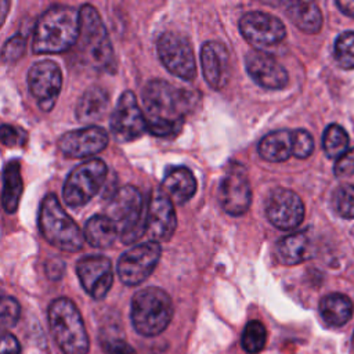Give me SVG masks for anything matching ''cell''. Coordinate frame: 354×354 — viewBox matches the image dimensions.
<instances>
[{
    "instance_id": "e575fe53",
    "label": "cell",
    "mask_w": 354,
    "mask_h": 354,
    "mask_svg": "<svg viewBox=\"0 0 354 354\" xmlns=\"http://www.w3.org/2000/svg\"><path fill=\"white\" fill-rule=\"evenodd\" d=\"M25 51V39L21 35H15L8 39L3 46V62H14L17 61Z\"/></svg>"
},
{
    "instance_id": "9c48e42d",
    "label": "cell",
    "mask_w": 354,
    "mask_h": 354,
    "mask_svg": "<svg viewBox=\"0 0 354 354\" xmlns=\"http://www.w3.org/2000/svg\"><path fill=\"white\" fill-rule=\"evenodd\" d=\"M156 51L163 66L183 80H194L196 61L189 40L174 32H163L156 40Z\"/></svg>"
},
{
    "instance_id": "836d02e7",
    "label": "cell",
    "mask_w": 354,
    "mask_h": 354,
    "mask_svg": "<svg viewBox=\"0 0 354 354\" xmlns=\"http://www.w3.org/2000/svg\"><path fill=\"white\" fill-rule=\"evenodd\" d=\"M314 151V140L311 134L303 129L293 130V156L304 159Z\"/></svg>"
},
{
    "instance_id": "60d3db41",
    "label": "cell",
    "mask_w": 354,
    "mask_h": 354,
    "mask_svg": "<svg viewBox=\"0 0 354 354\" xmlns=\"http://www.w3.org/2000/svg\"><path fill=\"white\" fill-rule=\"evenodd\" d=\"M336 6L340 8V11L348 17L354 18V1L353 0H344V1H336Z\"/></svg>"
},
{
    "instance_id": "484cf974",
    "label": "cell",
    "mask_w": 354,
    "mask_h": 354,
    "mask_svg": "<svg viewBox=\"0 0 354 354\" xmlns=\"http://www.w3.org/2000/svg\"><path fill=\"white\" fill-rule=\"evenodd\" d=\"M24 191L21 166L18 160H10L3 170V194L1 202L7 213H15Z\"/></svg>"
},
{
    "instance_id": "d4e9b609",
    "label": "cell",
    "mask_w": 354,
    "mask_h": 354,
    "mask_svg": "<svg viewBox=\"0 0 354 354\" xmlns=\"http://www.w3.org/2000/svg\"><path fill=\"white\" fill-rule=\"evenodd\" d=\"M288 18L303 32L317 33L322 26V14L313 1H292L286 6Z\"/></svg>"
},
{
    "instance_id": "8992f818",
    "label": "cell",
    "mask_w": 354,
    "mask_h": 354,
    "mask_svg": "<svg viewBox=\"0 0 354 354\" xmlns=\"http://www.w3.org/2000/svg\"><path fill=\"white\" fill-rule=\"evenodd\" d=\"M37 221L43 238L57 249L75 253L83 248L84 232L62 209L54 194H47L43 198Z\"/></svg>"
},
{
    "instance_id": "74e56055",
    "label": "cell",
    "mask_w": 354,
    "mask_h": 354,
    "mask_svg": "<svg viewBox=\"0 0 354 354\" xmlns=\"http://www.w3.org/2000/svg\"><path fill=\"white\" fill-rule=\"evenodd\" d=\"M333 171L337 177H348L354 174V148L347 149L335 163Z\"/></svg>"
},
{
    "instance_id": "d590c367",
    "label": "cell",
    "mask_w": 354,
    "mask_h": 354,
    "mask_svg": "<svg viewBox=\"0 0 354 354\" xmlns=\"http://www.w3.org/2000/svg\"><path fill=\"white\" fill-rule=\"evenodd\" d=\"M1 142L7 147H15V145H24L26 134L24 130H19L10 124H1L0 129Z\"/></svg>"
},
{
    "instance_id": "ac0fdd59",
    "label": "cell",
    "mask_w": 354,
    "mask_h": 354,
    "mask_svg": "<svg viewBox=\"0 0 354 354\" xmlns=\"http://www.w3.org/2000/svg\"><path fill=\"white\" fill-rule=\"evenodd\" d=\"M108 133L100 126H87L62 134L58 148L68 158H87L100 153L108 145Z\"/></svg>"
},
{
    "instance_id": "e0dca14e",
    "label": "cell",
    "mask_w": 354,
    "mask_h": 354,
    "mask_svg": "<svg viewBox=\"0 0 354 354\" xmlns=\"http://www.w3.org/2000/svg\"><path fill=\"white\" fill-rule=\"evenodd\" d=\"M176 227L174 203L162 189L153 191L145 213V234H148L151 241L163 242L173 236Z\"/></svg>"
},
{
    "instance_id": "603a6c76",
    "label": "cell",
    "mask_w": 354,
    "mask_h": 354,
    "mask_svg": "<svg viewBox=\"0 0 354 354\" xmlns=\"http://www.w3.org/2000/svg\"><path fill=\"white\" fill-rule=\"evenodd\" d=\"M109 106V93L101 86L88 87L76 105V119L82 123L101 119Z\"/></svg>"
},
{
    "instance_id": "3957f363",
    "label": "cell",
    "mask_w": 354,
    "mask_h": 354,
    "mask_svg": "<svg viewBox=\"0 0 354 354\" xmlns=\"http://www.w3.org/2000/svg\"><path fill=\"white\" fill-rule=\"evenodd\" d=\"M80 33L77 39V54L82 61L95 71L111 72L115 69V55L106 28L91 4L80 8Z\"/></svg>"
},
{
    "instance_id": "f35d334b",
    "label": "cell",
    "mask_w": 354,
    "mask_h": 354,
    "mask_svg": "<svg viewBox=\"0 0 354 354\" xmlns=\"http://www.w3.org/2000/svg\"><path fill=\"white\" fill-rule=\"evenodd\" d=\"M0 354H21V346L17 337L8 332L1 335V353Z\"/></svg>"
},
{
    "instance_id": "cb8c5ba5",
    "label": "cell",
    "mask_w": 354,
    "mask_h": 354,
    "mask_svg": "<svg viewBox=\"0 0 354 354\" xmlns=\"http://www.w3.org/2000/svg\"><path fill=\"white\" fill-rule=\"evenodd\" d=\"M259 155L267 162H285L293 155V131L277 130L266 134L259 142Z\"/></svg>"
},
{
    "instance_id": "30bf717a",
    "label": "cell",
    "mask_w": 354,
    "mask_h": 354,
    "mask_svg": "<svg viewBox=\"0 0 354 354\" xmlns=\"http://www.w3.org/2000/svg\"><path fill=\"white\" fill-rule=\"evenodd\" d=\"M218 202L223 210L231 216H242L252 203V188L246 167L239 162H231L218 185Z\"/></svg>"
},
{
    "instance_id": "ffe728a7",
    "label": "cell",
    "mask_w": 354,
    "mask_h": 354,
    "mask_svg": "<svg viewBox=\"0 0 354 354\" xmlns=\"http://www.w3.org/2000/svg\"><path fill=\"white\" fill-rule=\"evenodd\" d=\"M201 66L206 83L213 90L224 88L231 75L227 47L216 40L205 41L201 48Z\"/></svg>"
},
{
    "instance_id": "1f68e13d",
    "label": "cell",
    "mask_w": 354,
    "mask_h": 354,
    "mask_svg": "<svg viewBox=\"0 0 354 354\" xmlns=\"http://www.w3.org/2000/svg\"><path fill=\"white\" fill-rule=\"evenodd\" d=\"M336 213L343 218H354V185L344 184L337 187L332 196Z\"/></svg>"
},
{
    "instance_id": "7c38bea8",
    "label": "cell",
    "mask_w": 354,
    "mask_h": 354,
    "mask_svg": "<svg viewBox=\"0 0 354 354\" xmlns=\"http://www.w3.org/2000/svg\"><path fill=\"white\" fill-rule=\"evenodd\" d=\"M28 86L41 111L50 112L62 87V72L57 62L40 59L30 65L28 72Z\"/></svg>"
},
{
    "instance_id": "f546056e",
    "label": "cell",
    "mask_w": 354,
    "mask_h": 354,
    "mask_svg": "<svg viewBox=\"0 0 354 354\" xmlns=\"http://www.w3.org/2000/svg\"><path fill=\"white\" fill-rule=\"evenodd\" d=\"M266 340H267L266 326L257 319L249 321L242 332V339H241V344L243 350L250 354L259 353L264 348Z\"/></svg>"
},
{
    "instance_id": "ab89813d",
    "label": "cell",
    "mask_w": 354,
    "mask_h": 354,
    "mask_svg": "<svg viewBox=\"0 0 354 354\" xmlns=\"http://www.w3.org/2000/svg\"><path fill=\"white\" fill-rule=\"evenodd\" d=\"M54 270V272L50 275V278L51 279H58V278H61V275L64 274V268H65V264L59 260V259H53V264H50V263H47V266H46V270L48 271V270Z\"/></svg>"
},
{
    "instance_id": "7a4b0ae2",
    "label": "cell",
    "mask_w": 354,
    "mask_h": 354,
    "mask_svg": "<svg viewBox=\"0 0 354 354\" xmlns=\"http://www.w3.org/2000/svg\"><path fill=\"white\" fill-rule=\"evenodd\" d=\"M80 33V10L68 4L50 6L33 29L32 50L36 54H55L77 43Z\"/></svg>"
},
{
    "instance_id": "d6a6232c",
    "label": "cell",
    "mask_w": 354,
    "mask_h": 354,
    "mask_svg": "<svg viewBox=\"0 0 354 354\" xmlns=\"http://www.w3.org/2000/svg\"><path fill=\"white\" fill-rule=\"evenodd\" d=\"M19 314H21L19 303L11 296H4L1 299V304H0L1 326L3 328L14 326L19 319Z\"/></svg>"
},
{
    "instance_id": "b9f144b4",
    "label": "cell",
    "mask_w": 354,
    "mask_h": 354,
    "mask_svg": "<svg viewBox=\"0 0 354 354\" xmlns=\"http://www.w3.org/2000/svg\"><path fill=\"white\" fill-rule=\"evenodd\" d=\"M351 344H353V348H354V333H353V339H351Z\"/></svg>"
},
{
    "instance_id": "2e32d148",
    "label": "cell",
    "mask_w": 354,
    "mask_h": 354,
    "mask_svg": "<svg viewBox=\"0 0 354 354\" xmlns=\"http://www.w3.org/2000/svg\"><path fill=\"white\" fill-rule=\"evenodd\" d=\"M76 274L83 289L95 300H101L109 292L113 282L112 263L101 254L84 256L76 263Z\"/></svg>"
},
{
    "instance_id": "5bb4252c",
    "label": "cell",
    "mask_w": 354,
    "mask_h": 354,
    "mask_svg": "<svg viewBox=\"0 0 354 354\" xmlns=\"http://www.w3.org/2000/svg\"><path fill=\"white\" fill-rule=\"evenodd\" d=\"M239 30L254 50L278 44L286 35L282 21L264 11H249L243 14L239 19Z\"/></svg>"
},
{
    "instance_id": "9a60e30c",
    "label": "cell",
    "mask_w": 354,
    "mask_h": 354,
    "mask_svg": "<svg viewBox=\"0 0 354 354\" xmlns=\"http://www.w3.org/2000/svg\"><path fill=\"white\" fill-rule=\"evenodd\" d=\"M268 221L279 230L296 228L304 218V205L300 196L286 188L274 189L266 203Z\"/></svg>"
},
{
    "instance_id": "ba28073f",
    "label": "cell",
    "mask_w": 354,
    "mask_h": 354,
    "mask_svg": "<svg viewBox=\"0 0 354 354\" xmlns=\"http://www.w3.org/2000/svg\"><path fill=\"white\" fill-rule=\"evenodd\" d=\"M108 167L102 159L93 158L77 165L66 177L62 196L69 207H80L98 194L105 178Z\"/></svg>"
},
{
    "instance_id": "7402d4cb",
    "label": "cell",
    "mask_w": 354,
    "mask_h": 354,
    "mask_svg": "<svg viewBox=\"0 0 354 354\" xmlns=\"http://www.w3.org/2000/svg\"><path fill=\"white\" fill-rule=\"evenodd\" d=\"M313 256V243L307 232H295L283 236L277 243V259L281 264L295 266Z\"/></svg>"
},
{
    "instance_id": "f1b7e54d",
    "label": "cell",
    "mask_w": 354,
    "mask_h": 354,
    "mask_svg": "<svg viewBox=\"0 0 354 354\" xmlns=\"http://www.w3.org/2000/svg\"><path fill=\"white\" fill-rule=\"evenodd\" d=\"M322 147L328 158H340L348 147V136L339 124H329L322 136Z\"/></svg>"
},
{
    "instance_id": "4fadbf2b",
    "label": "cell",
    "mask_w": 354,
    "mask_h": 354,
    "mask_svg": "<svg viewBox=\"0 0 354 354\" xmlns=\"http://www.w3.org/2000/svg\"><path fill=\"white\" fill-rule=\"evenodd\" d=\"M111 131L120 142H131L147 131V119L133 91L120 94L111 115Z\"/></svg>"
},
{
    "instance_id": "5b68a950",
    "label": "cell",
    "mask_w": 354,
    "mask_h": 354,
    "mask_svg": "<svg viewBox=\"0 0 354 354\" xmlns=\"http://www.w3.org/2000/svg\"><path fill=\"white\" fill-rule=\"evenodd\" d=\"M174 307L170 296L160 288L148 286L134 293L130 319L137 333L156 336L162 333L173 318Z\"/></svg>"
},
{
    "instance_id": "4dcf8cb0",
    "label": "cell",
    "mask_w": 354,
    "mask_h": 354,
    "mask_svg": "<svg viewBox=\"0 0 354 354\" xmlns=\"http://www.w3.org/2000/svg\"><path fill=\"white\" fill-rule=\"evenodd\" d=\"M335 59L344 69H354V32H343L335 41Z\"/></svg>"
},
{
    "instance_id": "d6986e66",
    "label": "cell",
    "mask_w": 354,
    "mask_h": 354,
    "mask_svg": "<svg viewBox=\"0 0 354 354\" xmlns=\"http://www.w3.org/2000/svg\"><path fill=\"white\" fill-rule=\"evenodd\" d=\"M245 65L249 76L260 87L281 90L289 82L286 69L275 57L263 50H250L245 57Z\"/></svg>"
},
{
    "instance_id": "44dd1931",
    "label": "cell",
    "mask_w": 354,
    "mask_h": 354,
    "mask_svg": "<svg viewBox=\"0 0 354 354\" xmlns=\"http://www.w3.org/2000/svg\"><path fill=\"white\" fill-rule=\"evenodd\" d=\"M196 187L198 184L194 173L188 167L177 166L166 171L160 189L173 203L183 205L195 195Z\"/></svg>"
},
{
    "instance_id": "83f0119b",
    "label": "cell",
    "mask_w": 354,
    "mask_h": 354,
    "mask_svg": "<svg viewBox=\"0 0 354 354\" xmlns=\"http://www.w3.org/2000/svg\"><path fill=\"white\" fill-rule=\"evenodd\" d=\"M119 236L115 224L105 214L91 216L84 225V239L97 249H106Z\"/></svg>"
},
{
    "instance_id": "52a82bcc",
    "label": "cell",
    "mask_w": 354,
    "mask_h": 354,
    "mask_svg": "<svg viewBox=\"0 0 354 354\" xmlns=\"http://www.w3.org/2000/svg\"><path fill=\"white\" fill-rule=\"evenodd\" d=\"M105 216L115 224L124 243H133L145 234L144 199L133 185H124L111 196Z\"/></svg>"
},
{
    "instance_id": "4316f807",
    "label": "cell",
    "mask_w": 354,
    "mask_h": 354,
    "mask_svg": "<svg viewBox=\"0 0 354 354\" xmlns=\"http://www.w3.org/2000/svg\"><path fill=\"white\" fill-rule=\"evenodd\" d=\"M319 314L329 326H343L353 315V303L346 295L330 293L321 299Z\"/></svg>"
},
{
    "instance_id": "277c9868",
    "label": "cell",
    "mask_w": 354,
    "mask_h": 354,
    "mask_svg": "<svg viewBox=\"0 0 354 354\" xmlns=\"http://www.w3.org/2000/svg\"><path fill=\"white\" fill-rule=\"evenodd\" d=\"M48 325L55 343L64 354H87L88 335L75 303L68 297H58L48 306Z\"/></svg>"
},
{
    "instance_id": "8d00e7d4",
    "label": "cell",
    "mask_w": 354,
    "mask_h": 354,
    "mask_svg": "<svg viewBox=\"0 0 354 354\" xmlns=\"http://www.w3.org/2000/svg\"><path fill=\"white\" fill-rule=\"evenodd\" d=\"M102 347L106 354H136L134 348L122 337H104Z\"/></svg>"
},
{
    "instance_id": "6da1fadb",
    "label": "cell",
    "mask_w": 354,
    "mask_h": 354,
    "mask_svg": "<svg viewBox=\"0 0 354 354\" xmlns=\"http://www.w3.org/2000/svg\"><path fill=\"white\" fill-rule=\"evenodd\" d=\"M198 95L160 79H152L142 88L147 131L155 137L176 136L185 116L194 109Z\"/></svg>"
},
{
    "instance_id": "8fae6325",
    "label": "cell",
    "mask_w": 354,
    "mask_h": 354,
    "mask_svg": "<svg viewBox=\"0 0 354 354\" xmlns=\"http://www.w3.org/2000/svg\"><path fill=\"white\" fill-rule=\"evenodd\" d=\"M162 254L159 242L148 241L126 250L118 260V275L124 285L136 286L144 282L155 270Z\"/></svg>"
}]
</instances>
